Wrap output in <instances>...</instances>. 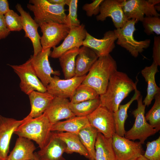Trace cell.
<instances>
[{
    "mask_svg": "<svg viewBox=\"0 0 160 160\" xmlns=\"http://www.w3.org/2000/svg\"><path fill=\"white\" fill-rule=\"evenodd\" d=\"M134 90V94L129 101L125 104L120 105L117 110L113 113L116 133L121 137L124 136L126 131L124 124L128 117L127 110L132 103L134 100H136L141 95L140 92L137 90V87Z\"/></svg>",
    "mask_w": 160,
    "mask_h": 160,
    "instance_id": "cell-28",
    "label": "cell"
},
{
    "mask_svg": "<svg viewBox=\"0 0 160 160\" xmlns=\"http://www.w3.org/2000/svg\"><path fill=\"white\" fill-rule=\"evenodd\" d=\"M15 8L20 15L22 29L25 33V37L28 38L31 41L34 49L33 55L35 56L42 50L41 36L38 31L39 25L29 14L24 10L20 4L17 3Z\"/></svg>",
    "mask_w": 160,
    "mask_h": 160,
    "instance_id": "cell-18",
    "label": "cell"
},
{
    "mask_svg": "<svg viewBox=\"0 0 160 160\" xmlns=\"http://www.w3.org/2000/svg\"><path fill=\"white\" fill-rule=\"evenodd\" d=\"M153 57V62L158 66L160 65V36H155L154 38Z\"/></svg>",
    "mask_w": 160,
    "mask_h": 160,
    "instance_id": "cell-39",
    "label": "cell"
},
{
    "mask_svg": "<svg viewBox=\"0 0 160 160\" xmlns=\"http://www.w3.org/2000/svg\"><path fill=\"white\" fill-rule=\"evenodd\" d=\"M39 25L42 33L40 39L42 50L55 47L65 39L70 30L66 24L55 23H43Z\"/></svg>",
    "mask_w": 160,
    "mask_h": 160,
    "instance_id": "cell-9",
    "label": "cell"
},
{
    "mask_svg": "<svg viewBox=\"0 0 160 160\" xmlns=\"http://www.w3.org/2000/svg\"><path fill=\"white\" fill-rule=\"evenodd\" d=\"M95 160H116L112 137L107 138L98 132L95 145Z\"/></svg>",
    "mask_w": 160,
    "mask_h": 160,
    "instance_id": "cell-27",
    "label": "cell"
},
{
    "mask_svg": "<svg viewBox=\"0 0 160 160\" xmlns=\"http://www.w3.org/2000/svg\"><path fill=\"white\" fill-rule=\"evenodd\" d=\"M27 116L26 120L16 129L14 133L19 137L35 141L41 149L46 145L50 137L53 124L44 113L35 118Z\"/></svg>",
    "mask_w": 160,
    "mask_h": 160,
    "instance_id": "cell-3",
    "label": "cell"
},
{
    "mask_svg": "<svg viewBox=\"0 0 160 160\" xmlns=\"http://www.w3.org/2000/svg\"><path fill=\"white\" fill-rule=\"evenodd\" d=\"M86 75L74 76L65 79H60L58 76H54L46 87L47 92L54 97L70 99L76 88L82 83Z\"/></svg>",
    "mask_w": 160,
    "mask_h": 160,
    "instance_id": "cell-12",
    "label": "cell"
},
{
    "mask_svg": "<svg viewBox=\"0 0 160 160\" xmlns=\"http://www.w3.org/2000/svg\"><path fill=\"white\" fill-rule=\"evenodd\" d=\"M7 28L11 31H20L22 29L21 17L14 11L10 9L4 15Z\"/></svg>",
    "mask_w": 160,
    "mask_h": 160,
    "instance_id": "cell-35",
    "label": "cell"
},
{
    "mask_svg": "<svg viewBox=\"0 0 160 160\" xmlns=\"http://www.w3.org/2000/svg\"><path fill=\"white\" fill-rule=\"evenodd\" d=\"M90 125L87 116H77L59 121L52 125V132H66L78 135L80 131Z\"/></svg>",
    "mask_w": 160,
    "mask_h": 160,
    "instance_id": "cell-26",
    "label": "cell"
},
{
    "mask_svg": "<svg viewBox=\"0 0 160 160\" xmlns=\"http://www.w3.org/2000/svg\"><path fill=\"white\" fill-rule=\"evenodd\" d=\"M78 0H67L66 5L69 7V14L66 17V25L70 28L80 25L77 17Z\"/></svg>",
    "mask_w": 160,
    "mask_h": 160,
    "instance_id": "cell-36",
    "label": "cell"
},
{
    "mask_svg": "<svg viewBox=\"0 0 160 160\" xmlns=\"http://www.w3.org/2000/svg\"><path fill=\"white\" fill-rule=\"evenodd\" d=\"M143 155L149 160H160V137L155 140L148 142Z\"/></svg>",
    "mask_w": 160,
    "mask_h": 160,
    "instance_id": "cell-37",
    "label": "cell"
},
{
    "mask_svg": "<svg viewBox=\"0 0 160 160\" xmlns=\"http://www.w3.org/2000/svg\"><path fill=\"white\" fill-rule=\"evenodd\" d=\"M117 71L116 61L109 54L99 57L81 84L93 89L99 95L106 90L109 79Z\"/></svg>",
    "mask_w": 160,
    "mask_h": 160,
    "instance_id": "cell-2",
    "label": "cell"
},
{
    "mask_svg": "<svg viewBox=\"0 0 160 160\" xmlns=\"http://www.w3.org/2000/svg\"><path fill=\"white\" fill-rule=\"evenodd\" d=\"M55 135L66 145L65 152L68 154L78 153L89 159L88 153L77 134L66 132H53Z\"/></svg>",
    "mask_w": 160,
    "mask_h": 160,
    "instance_id": "cell-25",
    "label": "cell"
},
{
    "mask_svg": "<svg viewBox=\"0 0 160 160\" xmlns=\"http://www.w3.org/2000/svg\"><path fill=\"white\" fill-rule=\"evenodd\" d=\"M90 125L107 138L116 133L113 113L100 105L87 116Z\"/></svg>",
    "mask_w": 160,
    "mask_h": 160,
    "instance_id": "cell-10",
    "label": "cell"
},
{
    "mask_svg": "<svg viewBox=\"0 0 160 160\" xmlns=\"http://www.w3.org/2000/svg\"><path fill=\"white\" fill-rule=\"evenodd\" d=\"M158 66L153 62L151 66L145 67L141 71L147 83L146 95L143 102L145 106L150 105L155 96L160 93V89L157 85L155 79L156 74L159 72Z\"/></svg>",
    "mask_w": 160,
    "mask_h": 160,
    "instance_id": "cell-24",
    "label": "cell"
},
{
    "mask_svg": "<svg viewBox=\"0 0 160 160\" xmlns=\"http://www.w3.org/2000/svg\"><path fill=\"white\" fill-rule=\"evenodd\" d=\"M117 39L113 31L105 32L101 39H97L87 32L82 46L90 48L100 57L109 54L114 48Z\"/></svg>",
    "mask_w": 160,
    "mask_h": 160,
    "instance_id": "cell-17",
    "label": "cell"
},
{
    "mask_svg": "<svg viewBox=\"0 0 160 160\" xmlns=\"http://www.w3.org/2000/svg\"><path fill=\"white\" fill-rule=\"evenodd\" d=\"M99 95L93 89L85 84H81L75 89L70 98V102L76 103L98 98Z\"/></svg>",
    "mask_w": 160,
    "mask_h": 160,
    "instance_id": "cell-32",
    "label": "cell"
},
{
    "mask_svg": "<svg viewBox=\"0 0 160 160\" xmlns=\"http://www.w3.org/2000/svg\"><path fill=\"white\" fill-rule=\"evenodd\" d=\"M137 160H149L146 158L143 155H140L137 159Z\"/></svg>",
    "mask_w": 160,
    "mask_h": 160,
    "instance_id": "cell-44",
    "label": "cell"
},
{
    "mask_svg": "<svg viewBox=\"0 0 160 160\" xmlns=\"http://www.w3.org/2000/svg\"><path fill=\"white\" fill-rule=\"evenodd\" d=\"M154 7L156 11H160V5L159 6V4L156 6L155 5Z\"/></svg>",
    "mask_w": 160,
    "mask_h": 160,
    "instance_id": "cell-46",
    "label": "cell"
},
{
    "mask_svg": "<svg viewBox=\"0 0 160 160\" xmlns=\"http://www.w3.org/2000/svg\"><path fill=\"white\" fill-rule=\"evenodd\" d=\"M79 49L74 47L66 52L58 58L65 79L75 76L76 60Z\"/></svg>",
    "mask_w": 160,
    "mask_h": 160,
    "instance_id": "cell-30",
    "label": "cell"
},
{
    "mask_svg": "<svg viewBox=\"0 0 160 160\" xmlns=\"http://www.w3.org/2000/svg\"><path fill=\"white\" fill-rule=\"evenodd\" d=\"M121 0H105L101 4L97 21H103L111 17L116 29L123 27L128 20L126 17L121 5Z\"/></svg>",
    "mask_w": 160,
    "mask_h": 160,
    "instance_id": "cell-14",
    "label": "cell"
},
{
    "mask_svg": "<svg viewBox=\"0 0 160 160\" xmlns=\"http://www.w3.org/2000/svg\"><path fill=\"white\" fill-rule=\"evenodd\" d=\"M87 31L84 25L81 24L78 26L70 28L69 31L62 43L57 47L53 48L50 56L54 58H59L66 52L83 45Z\"/></svg>",
    "mask_w": 160,
    "mask_h": 160,
    "instance_id": "cell-15",
    "label": "cell"
},
{
    "mask_svg": "<svg viewBox=\"0 0 160 160\" xmlns=\"http://www.w3.org/2000/svg\"><path fill=\"white\" fill-rule=\"evenodd\" d=\"M144 31L148 35L160 34V18L156 16H145L142 22Z\"/></svg>",
    "mask_w": 160,
    "mask_h": 160,
    "instance_id": "cell-34",
    "label": "cell"
},
{
    "mask_svg": "<svg viewBox=\"0 0 160 160\" xmlns=\"http://www.w3.org/2000/svg\"><path fill=\"white\" fill-rule=\"evenodd\" d=\"M103 0H94L90 3L84 4L82 9L85 11L87 15L89 17L92 15H96L100 13V7Z\"/></svg>",
    "mask_w": 160,
    "mask_h": 160,
    "instance_id": "cell-38",
    "label": "cell"
},
{
    "mask_svg": "<svg viewBox=\"0 0 160 160\" xmlns=\"http://www.w3.org/2000/svg\"><path fill=\"white\" fill-rule=\"evenodd\" d=\"M137 83L126 73L117 71L111 76L105 93L99 95L100 105L110 112H115L122 101L135 90Z\"/></svg>",
    "mask_w": 160,
    "mask_h": 160,
    "instance_id": "cell-1",
    "label": "cell"
},
{
    "mask_svg": "<svg viewBox=\"0 0 160 160\" xmlns=\"http://www.w3.org/2000/svg\"><path fill=\"white\" fill-rule=\"evenodd\" d=\"M28 95L31 105V111L28 116L31 118L38 117L46 110L54 96L47 92L33 91Z\"/></svg>",
    "mask_w": 160,
    "mask_h": 160,
    "instance_id": "cell-22",
    "label": "cell"
},
{
    "mask_svg": "<svg viewBox=\"0 0 160 160\" xmlns=\"http://www.w3.org/2000/svg\"><path fill=\"white\" fill-rule=\"evenodd\" d=\"M10 33L6 25L4 15H0V39L5 38Z\"/></svg>",
    "mask_w": 160,
    "mask_h": 160,
    "instance_id": "cell-40",
    "label": "cell"
},
{
    "mask_svg": "<svg viewBox=\"0 0 160 160\" xmlns=\"http://www.w3.org/2000/svg\"><path fill=\"white\" fill-rule=\"evenodd\" d=\"M28 8L33 12L34 20L39 24L53 22L66 25L65 4H54L47 0H30Z\"/></svg>",
    "mask_w": 160,
    "mask_h": 160,
    "instance_id": "cell-4",
    "label": "cell"
},
{
    "mask_svg": "<svg viewBox=\"0 0 160 160\" xmlns=\"http://www.w3.org/2000/svg\"><path fill=\"white\" fill-rule=\"evenodd\" d=\"M112 144L116 160H137L145 151L139 142H134L115 133Z\"/></svg>",
    "mask_w": 160,
    "mask_h": 160,
    "instance_id": "cell-8",
    "label": "cell"
},
{
    "mask_svg": "<svg viewBox=\"0 0 160 160\" xmlns=\"http://www.w3.org/2000/svg\"><path fill=\"white\" fill-rule=\"evenodd\" d=\"M51 4H66L67 0H47Z\"/></svg>",
    "mask_w": 160,
    "mask_h": 160,
    "instance_id": "cell-42",
    "label": "cell"
},
{
    "mask_svg": "<svg viewBox=\"0 0 160 160\" xmlns=\"http://www.w3.org/2000/svg\"><path fill=\"white\" fill-rule=\"evenodd\" d=\"M142 96L140 95L137 99V108L132 113L135 118L134 124L129 130L125 131L124 137L129 140H139L143 144L149 136L154 135L157 132L147 122L145 116V106L142 101Z\"/></svg>",
    "mask_w": 160,
    "mask_h": 160,
    "instance_id": "cell-6",
    "label": "cell"
},
{
    "mask_svg": "<svg viewBox=\"0 0 160 160\" xmlns=\"http://www.w3.org/2000/svg\"><path fill=\"white\" fill-rule=\"evenodd\" d=\"M17 120L0 115V160H7L9 152V144L16 129L27 119Z\"/></svg>",
    "mask_w": 160,
    "mask_h": 160,
    "instance_id": "cell-16",
    "label": "cell"
},
{
    "mask_svg": "<svg viewBox=\"0 0 160 160\" xmlns=\"http://www.w3.org/2000/svg\"><path fill=\"white\" fill-rule=\"evenodd\" d=\"M20 78V87L22 91L28 95L33 91L47 92V89L36 75L29 60L19 65H9Z\"/></svg>",
    "mask_w": 160,
    "mask_h": 160,
    "instance_id": "cell-7",
    "label": "cell"
},
{
    "mask_svg": "<svg viewBox=\"0 0 160 160\" xmlns=\"http://www.w3.org/2000/svg\"><path fill=\"white\" fill-rule=\"evenodd\" d=\"M50 49L42 50L35 56L31 55L28 60L37 76L46 87L52 79V75H60L59 71L54 70L50 65L48 58L51 52Z\"/></svg>",
    "mask_w": 160,
    "mask_h": 160,
    "instance_id": "cell-13",
    "label": "cell"
},
{
    "mask_svg": "<svg viewBox=\"0 0 160 160\" xmlns=\"http://www.w3.org/2000/svg\"><path fill=\"white\" fill-rule=\"evenodd\" d=\"M66 147L64 142L52 132L47 143L37 153L40 160H66L63 156Z\"/></svg>",
    "mask_w": 160,
    "mask_h": 160,
    "instance_id": "cell-20",
    "label": "cell"
},
{
    "mask_svg": "<svg viewBox=\"0 0 160 160\" xmlns=\"http://www.w3.org/2000/svg\"><path fill=\"white\" fill-rule=\"evenodd\" d=\"M100 104L99 97L76 103L70 102V108L75 116H87Z\"/></svg>",
    "mask_w": 160,
    "mask_h": 160,
    "instance_id": "cell-31",
    "label": "cell"
},
{
    "mask_svg": "<svg viewBox=\"0 0 160 160\" xmlns=\"http://www.w3.org/2000/svg\"><path fill=\"white\" fill-rule=\"evenodd\" d=\"M149 1L155 6L160 3L159 0H149Z\"/></svg>",
    "mask_w": 160,
    "mask_h": 160,
    "instance_id": "cell-43",
    "label": "cell"
},
{
    "mask_svg": "<svg viewBox=\"0 0 160 160\" xmlns=\"http://www.w3.org/2000/svg\"><path fill=\"white\" fill-rule=\"evenodd\" d=\"M98 132L95 128L89 125L81 129L78 134L81 143L88 153L89 160L95 159V145Z\"/></svg>",
    "mask_w": 160,
    "mask_h": 160,
    "instance_id": "cell-29",
    "label": "cell"
},
{
    "mask_svg": "<svg viewBox=\"0 0 160 160\" xmlns=\"http://www.w3.org/2000/svg\"><path fill=\"white\" fill-rule=\"evenodd\" d=\"M36 148L31 140L19 137L7 160H32Z\"/></svg>",
    "mask_w": 160,
    "mask_h": 160,
    "instance_id": "cell-23",
    "label": "cell"
},
{
    "mask_svg": "<svg viewBox=\"0 0 160 160\" xmlns=\"http://www.w3.org/2000/svg\"><path fill=\"white\" fill-rule=\"evenodd\" d=\"M10 9L7 0H0V15H4Z\"/></svg>",
    "mask_w": 160,
    "mask_h": 160,
    "instance_id": "cell-41",
    "label": "cell"
},
{
    "mask_svg": "<svg viewBox=\"0 0 160 160\" xmlns=\"http://www.w3.org/2000/svg\"><path fill=\"white\" fill-rule=\"evenodd\" d=\"M32 160H40L36 152L34 153V156Z\"/></svg>",
    "mask_w": 160,
    "mask_h": 160,
    "instance_id": "cell-45",
    "label": "cell"
},
{
    "mask_svg": "<svg viewBox=\"0 0 160 160\" xmlns=\"http://www.w3.org/2000/svg\"><path fill=\"white\" fill-rule=\"evenodd\" d=\"M154 98V103L145 117L146 121L157 132L160 129V93L156 94Z\"/></svg>",
    "mask_w": 160,
    "mask_h": 160,
    "instance_id": "cell-33",
    "label": "cell"
},
{
    "mask_svg": "<svg viewBox=\"0 0 160 160\" xmlns=\"http://www.w3.org/2000/svg\"><path fill=\"white\" fill-rule=\"evenodd\" d=\"M137 22L135 19H129L123 27L113 31L117 38V44L125 48L135 57L148 48L151 43L150 39L137 41L134 39L135 25Z\"/></svg>",
    "mask_w": 160,
    "mask_h": 160,
    "instance_id": "cell-5",
    "label": "cell"
},
{
    "mask_svg": "<svg viewBox=\"0 0 160 160\" xmlns=\"http://www.w3.org/2000/svg\"><path fill=\"white\" fill-rule=\"evenodd\" d=\"M70 102L68 98L54 97L44 113L51 124L75 116L70 108Z\"/></svg>",
    "mask_w": 160,
    "mask_h": 160,
    "instance_id": "cell-19",
    "label": "cell"
},
{
    "mask_svg": "<svg viewBox=\"0 0 160 160\" xmlns=\"http://www.w3.org/2000/svg\"><path fill=\"white\" fill-rule=\"evenodd\" d=\"M121 5L124 14L128 20L136 19L142 22L145 16L159 17L155 5L148 0H121Z\"/></svg>",
    "mask_w": 160,
    "mask_h": 160,
    "instance_id": "cell-11",
    "label": "cell"
},
{
    "mask_svg": "<svg viewBox=\"0 0 160 160\" xmlns=\"http://www.w3.org/2000/svg\"><path fill=\"white\" fill-rule=\"evenodd\" d=\"M98 57L91 49L82 46L79 48L76 58L75 76H81L86 75Z\"/></svg>",
    "mask_w": 160,
    "mask_h": 160,
    "instance_id": "cell-21",
    "label": "cell"
}]
</instances>
